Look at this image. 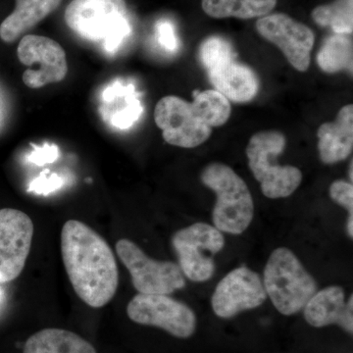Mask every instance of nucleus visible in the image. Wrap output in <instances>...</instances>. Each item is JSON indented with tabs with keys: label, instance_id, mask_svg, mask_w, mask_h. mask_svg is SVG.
<instances>
[{
	"label": "nucleus",
	"instance_id": "f257e3e1",
	"mask_svg": "<svg viewBox=\"0 0 353 353\" xmlns=\"http://www.w3.org/2000/svg\"><path fill=\"white\" fill-rule=\"evenodd\" d=\"M61 253L77 296L92 308L110 303L119 285V272L108 241L85 223L69 220L62 228Z\"/></svg>",
	"mask_w": 353,
	"mask_h": 353
},
{
	"label": "nucleus",
	"instance_id": "f03ea898",
	"mask_svg": "<svg viewBox=\"0 0 353 353\" xmlns=\"http://www.w3.org/2000/svg\"><path fill=\"white\" fill-rule=\"evenodd\" d=\"M65 21L77 36L109 52L117 50L132 32L125 0H72Z\"/></svg>",
	"mask_w": 353,
	"mask_h": 353
},
{
	"label": "nucleus",
	"instance_id": "7ed1b4c3",
	"mask_svg": "<svg viewBox=\"0 0 353 353\" xmlns=\"http://www.w3.org/2000/svg\"><path fill=\"white\" fill-rule=\"evenodd\" d=\"M201 180L216 194L212 214L215 228L228 234H243L254 216V202L245 181L223 163L208 165Z\"/></svg>",
	"mask_w": 353,
	"mask_h": 353
},
{
	"label": "nucleus",
	"instance_id": "20e7f679",
	"mask_svg": "<svg viewBox=\"0 0 353 353\" xmlns=\"http://www.w3.org/2000/svg\"><path fill=\"white\" fill-rule=\"evenodd\" d=\"M267 296L281 314H296L317 292V283L292 250L277 248L265 266Z\"/></svg>",
	"mask_w": 353,
	"mask_h": 353
},
{
	"label": "nucleus",
	"instance_id": "39448f33",
	"mask_svg": "<svg viewBox=\"0 0 353 353\" xmlns=\"http://www.w3.org/2000/svg\"><path fill=\"white\" fill-rule=\"evenodd\" d=\"M285 145L287 139L283 132L262 131L253 134L246 146L248 166L268 199L290 196L303 182V173L299 168L276 164Z\"/></svg>",
	"mask_w": 353,
	"mask_h": 353
},
{
	"label": "nucleus",
	"instance_id": "423d86ee",
	"mask_svg": "<svg viewBox=\"0 0 353 353\" xmlns=\"http://www.w3.org/2000/svg\"><path fill=\"white\" fill-rule=\"evenodd\" d=\"M172 245L183 275L192 282L202 283L214 275L212 256L223 250L225 239L217 228L196 223L176 232L172 238Z\"/></svg>",
	"mask_w": 353,
	"mask_h": 353
},
{
	"label": "nucleus",
	"instance_id": "0eeeda50",
	"mask_svg": "<svg viewBox=\"0 0 353 353\" xmlns=\"http://www.w3.org/2000/svg\"><path fill=\"white\" fill-rule=\"evenodd\" d=\"M116 252L131 275L132 285L139 294H168L185 287L180 266L171 261H157L148 257L134 241L122 239Z\"/></svg>",
	"mask_w": 353,
	"mask_h": 353
},
{
	"label": "nucleus",
	"instance_id": "6e6552de",
	"mask_svg": "<svg viewBox=\"0 0 353 353\" xmlns=\"http://www.w3.org/2000/svg\"><path fill=\"white\" fill-rule=\"evenodd\" d=\"M127 314L137 324L157 327L180 339L190 338L196 328L194 311L167 294H137L128 304Z\"/></svg>",
	"mask_w": 353,
	"mask_h": 353
},
{
	"label": "nucleus",
	"instance_id": "1a4fd4ad",
	"mask_svg": "<svg viewBox=\"0 0 353 353\" xmlns=\"http://www.w3.org/2000/svg\"><path fill=\"white\" fill-rule=\"evenodd\" d=\"M17 55L21 63L29 67L22 77L28 88L38 90L61 82L68 73L66 53L52 39L27 34L20 41Z\"/></svg>",
	"mask_w": 353,
	"mask_h": 353
},
{
	"label": "nucleus",
	"instance_id": "9d476101",
	"mask_svg": "<svg viewBox=\"0 0 353 353\" xmlns=\"http://www.w3.org/2000/svg\"><path fill=\"white\" fill-rule=\"evenodd\" d=\"M154 121L169 145L194 148L205 143L212 128L203 124L194 113L192 102L175 95L160 99L155 106Z\"/></svg>",
	"mask_w": 353,
	"mask_h": 353
},
{
	"label": "nucleus",
	"instance_id": "9b49d317",
	"mask_svg": "<svg viewBox=\"0 0 353 353\" xmlns=\"http://www.w3.org/2000/svg\"><path fill=\"white\" fill-rule=\"evenodd\" d=\"M32 236L34 224L25 212L0 210V284L12 282L24 270Z\"/></svg>",
	"mask_w": 353,
	"mask_h": 353
},
{
	"label": "nucleus",
	"instance_id": "f8f14e48",
	"mask_svg": "<svg viewBox=\"0 0 353 353\" xmlns=\"http://www.w3.org/2000/svg\"><path fill=\"white\" fill-rule=\"evenodd\" d=\"M255 27L262 38L282 50L294 69L307 71L315 43L314 32L310 28L283 13L263 16L257 20Z\"/></svg>",
	"mask_w": 353,
	"mask_h": 353
},
{
	"label": "nucleus",
	"instance_id": "ddd939ff",
	"mask_svg": "<svg viewBox=\"0 0 353 353\" xmlns=\"http://www.w3.org/2000/svg\"><path fill=\"white\" fill-rule=\"evenodd\" d=\"M267 299L259 274L240 267L230 272L217 285L211 303L218 317L229 319L243 311L259 307Z\"/></svg>",
	"mask_w": 353,
	"mask_h": 353
},
{
	"label": "nucleus",
	"instance_id": "4468645a",
	"mask_svg": "<svg viewBox=\"0 0 353 353\" xmlns=\"http://www.w3.org/2000/svg\"><path fill=\"white\" fill-rule=\"evenodd\" d=\"M303 309L304 318L310 326L322 328L336 324L352 334V296L345 301V292L341 287L332 285L317 290Z\"/></svg>",
	"mask_w": 353,
	"mask_h": 353
},
{
	"label": "nucleus",
	"instance_id": "2eb2a0df",
	"mask_svg": "<svg viewBox=\"0 0 353 353\" xmlns=\"http://www.w3.org/2000/svg\"><path fill=\"white\" fill-rule=\"evenodd\" d=\"M318 150L323 163L334 164L347 159L353 148V105L343 106L334 122L318 129Z\"/></svg>",
	"mask_w": 353,
	"mask_h": 353
},
{
	"label": "nucleus",
	"instance_id": "dca6fc26",
	"mask_svg": "<svg viewBox=\"0 0 353 353\" xmlns=\"http://www.w3.org/2000/svg\"><path fill=\"white\" fill-rule=\"evenodd\" d=\"M209 81L215 90L228 101L245 103L252 101L259 92L256 74L245 65L232 61L224 62L208 71Z\"/></svg>",
	"mask_w": 353,
	"mask_h": 353
},
{
	"label": "nucleus",
	"instance_id": "f3484780",
	"mask_svg": "<svg viewBox=\"0 0 353 353\" xmlns=\"http://www.w3.org/2000/svg\"><path fill=\"white\" fill-rule=\"evenodd\" d=\"M62 0H16L12 13L0 25V39L13 43L48 15L54 12Z\"/></svg>",
	"mask_w": 353,
	"mask_h": 353
},
{
	"label": "nucleus",
	"instance_id": "a211bd4d",
	"mask_svg": "<svg viewBox=\"0 0 353 353\" xmlns=\"http://www.w3.org/2000/svg\"><path fill=\"white\" fill-rule=\"evenodd\" d=\"M23 353H97L92 343L73 332L44 329L26 341Z\"/></svg>",
	"mask_w": 353,
	"mask_h": 353
},
{
	"label": "nucleus",
	"instance_id": "6ab92c4d",
	"mask_svg": "<svg viewBox=\"0 0 353 353\" xmlns=\"http://www.w3.org/2000/svg\"><path fill=\"white\" fill-rule=\"evenodd\" d=\"M103 108L113 105V108L102 111V115L120 129L132 126L143 113L138 92L132 85H114L103 95Z\"/></svg>",
	"mask_w": 353,
	"mask_h": 353
},
{
	"label": "nucleus",
	"instance_id": "aec40b11",
	"mask_svg": "<svg viewBox=\"0 0 353 353\" xmlns=\"http://www.w3.org/2000/svg\"><path fill=\"white\" fill-rule=\"evenodd\" d=\"M278 0H202L204 12L216 19H252L270 13Z\"/></svg>",
	"mask_w": 353,
	"mask_h": 353
},
{
	"label": "nucleus",
	"instance_id": "412c9836",
	"mask_svg": "<svg viewBox=\"0 0 353 353\" xmlns=\"http://www.w3.org/2000/svg\"><path fill=\"white\" fill-rule=\"evenodd\" d=\"M352 39L348 34H333L325 39L317 54V64L328 74L352 73Z\"/></svg>",
	"mask_w": 353,
	"mask_h": 353
},
{
	"label": "nucleus",
	"instance_id": "4be33fe9",
	"mask_svg": "<svg viewBox=\"0 0 353 353\" xmlns=\"http://www.w3.org/2000/svg\"><path fill=\"white\" fill-rule=\"evenodd\" d=\"M192 108L199 119L210 128L226 124L231 116L230 101L215 90L194 92Z\"/></svg>",
	"mask_w": 353,
	"mask_h": 353
},
{
	"label": "nucleus",
	"instance_id": "5701e85b",
	"mask_svg": "<svg viewBox=\"0 0 353 353\" xmlns=\"http://www.w3.org/2000/svg\"><path fill=\"white\" fill-rule=\"evenodd\" d=\"M316 24L330 27L336 34H352L353 31V0H334L326 6H317L311 13Z\"/></svg>",
	"mask_w": 353,
	"mask_h": 353
},
{
	"label": "nucleus",
	"instance_id": "b1692460",
	"mask_svg": "<svg viewBox=\"0 0 353 353\" xmlns=\"http://www.w3.org/2000/svg\"><path fill=\"white\" fill-rule=\"evenodd\" d=\"M199 55L202 66L206 71L236 58L231 43L219 36L209 37L204 39L199 46Z\"/></svg>",
	"mask_w": 353,
	"mask_h": 353
},
{
	"label": "nucleus",
	"instance_id": "393cba45",
	"mask_svg": "<svg viewBox=\"0 0 353 353\" xmlns=\"http://www.w3.org/2000/svg\"><path fill=\"white\" fill-rule=\"evenodd\" d=\"M330 196L334 202L348 211V219H353V185L345 181H336L330 187Z\"/></svg>",
	"mask_w": 353,
	"mask_h": 353
},
{
	"label": "nucleus",
	"instance_id": "a878e982",
	"mask_svg": "<svg viewBox=\"0 0 353 353\" xmlns=\"http://www.w3.org/2000/svg\"><path fill=\"white\" fill-rule=\"evenodd\" d=\"M157 37L158 43L165 50L174 52L178 48L175 28L169 21L162 20L157 23Z\"/></svg>",
	"mask_w": 353,
	"mask_h": 353
},
{
	"label": "nucleus",
	"instance_id": "bb28decb",
	"mask_svg": "<svg viewBox=\"0 0 353 353\" xmlns=\"http://www.w3.org/2000/svg\"><path fill=\"white\" fill-rule=\"evenodd\" d=\"M61 183V179L57 175L43 176L32 183L30 190H32L37 194H48L59 188Z\"/></svg>",
	"mask_w": 353,
	"mask_h": 353
},
{
	"label": "nucleus",
	"instance_id": "cd10ccee",
	"mask_svg": "<svg viewBox=\"0 0 353 353\" xmlns=\"http://www.w3.org/2000/svg\"><path fill=\"white\" fill-rule=\"evenodd\" d=\"M57 157L58 148L46 145L44 148H37L31 154V160L37 165H43L55 161Z\"/></svg>",
	"mask_w": 353,
	"mask_h": 353
},
{
	"label": "nucleus",
	"instance_id": "c85d7f7f",
	"mask_svg": "<svg viewBox=\"0 0 353 353\" xmlns=\"http://www.w3.org/2000/svg\"><path fill=\"white\" fill-rule=\"evenodd\" d=\"M352 168H353V163L352 162V164H350V180L352 181Z\"/></svg>",
	"mask_w": 353,
	"mask_h": 353
},
{
	"label": "nucleus",
	"instance_id": "c756f323",
	"mask_svg": "<svg viewBox=\"0 0 353 353\" xmlns=\"http://www.w3.org/2000/svg\"><path fill=\"white\" fill-rule=\"evenodd\" d=\"M0 297H1V290H0Z\"/></svg>",
	"mask_w": 353,
	"mask_h": 353
}]
</instances>
